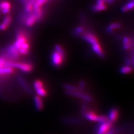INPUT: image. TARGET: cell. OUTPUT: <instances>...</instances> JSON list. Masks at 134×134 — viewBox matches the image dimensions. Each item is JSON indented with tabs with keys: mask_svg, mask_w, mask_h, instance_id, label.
<instances>
[{
	"mask_svg": "<svg viewBox=\"0 0 134 134\" xmlns=\"http://www.w3.org/2000/svg\"><path fill=\"white\" fill-rule=\"evenodd\" d=\"M8 65L14 68H18L23 72H31L33 70V66L29 63L15 62L14 61H8Z\"/></svg>",
	"mask_w": 134,
	"mask_h": 134,
	"instance_id": "obj_1",
	"label": "cell"
},
{
	"mask_svg": "<svg viewBox=\"0 0 134 134\" xmlns=\"http://www.w3.org/2000/svg\"><path fill=\"white\" fill-rule=\"evenodd\" d=\"M84 116L87 120L97 122L99 123H103L108 120L107 117L105 116L97 115L92 111H85Z\"/></svg>",
	"mask_w": 134,
	"mask_h": 134,
	"instance_id": "obj_2",
	"label": "cell"
},
{
	"mask_svg": "<svg viewBox=\"0 0 134 134\" xmlns=\"http://www.w3.org/2000/svg\"><path fill=\"white\" fill-rule=\"evenodd\" d=\"M5 52L6 56L10 59L11 61H14V60L18 59L20 55L19 50L14 47L13 44L10 45L7 48Z\"/></svg>",
	"mask_w": 134,
	"mask_h": 134,
	"instance_id": "obj_3",
	"label": "cell"
},
{
	"mask_svg": "<svg viewBox=\"0 0 134 134\" xmlns=\"http://www.w3.org/2000/svg\"><path fill=\"white\" fill-rule=\"evenodd\" d=\"M65 58L63 57L56 51H54L51 54V63L54 67H60L62 65Z\"/></svg>",
	"mask_w": 134,
	"mask_h": 134,
	"instance_id": "obj_4",
	"label": "cell"
},
{
	"mask_svg": "<svg viewBox=\"0 0 134 134\" xmlns=\"http://www.w3.org/2000/svg\"><path fill=\"white\" fill-rule=\"evenodd\" d=\"M67 94L71 96H75L77 97L81 98V99L86 101H91L92 100V98L91 96L86 93L82 92L81 91H79V90L76 89L74 91H66Z\"/></svg>",
	"mask_w": 134,
	"mask_h": 134,
	"instance_id": "obj_5",
	"label": "cell"
},
{
	"mask_svg": "<svg viewBox=\"0 0 134 134\" xmlns=\"http://www.w3.org/2000/svg\"><path fill=\"white\" fill-rule=\"evenodd\" d=\"M26 42H27L26 36L24 32L20 31L17 34L15 38V41L13 45L19 50L21 46Z\"/></svg>",
	"mask_w": 134,
	"mask_h": 134,
	"instance_id": "obj_6",
	"label": "cell"
},
{
	"mask_svg": "<svg viewBox=\"0 0 134 134\" xmlns=\"http://www.w3.org/2000/svg\"><path fill=\"white\" fill-rule=\"evenodd\" d=\"M112 126V122L107 120L103 123H100L98 125L97 129V134H104L110 129Z\"/></svg>",
	"mask_w": 134,
	"mask_h": 134,
	"instance_id": "obj_7",
	"label": "cell"
},
{
	"mask_svg": "<svg viewBox=\"0 0 134 134\" xmlns=\"http://www.w3.org/2000/svg\"><path fill=\"white\" fill-rule=\"evenodd\" d=\"M108 119L109 121H111V122H114L118 118V115H119V112L117 108L115 107H112L110 108V110L108 112Z\"/></svg>",
	"mask_w": 134,
	"mask_h": 134,
	"instance_id": "obj_8",
	"label": "cell"
},
{
	"mask_svg": "<svg viewBox=\"0 0 134 134\" xmlns=\"http://www.w3.org/2000/svg\"><path fill=\"white\" fill-rule=\"evenodd\" d=\"M11 9V5L10 2L7 1H3L0 3V10L2 13L7 14H8Z\"/></svg>",
	"mask_w": 134,
	"mask_h": 134,
	"instance_id": "obj_9",
	"label": "cell"
},
{
	"mask_svg": "<svg viewBox=\"0 0 134 134\" xmlns=\"http://www.w3.org/2000/svg\"><path fill=\"white\" fill-rule=\"evenodd\" d=\"M83 38L88 43L92 45L98 43V40L93 34L87 33L83 35Z\"/></svg>",
	"mask_w": 134,
	"mask_h": 134,
	"instance_id": "obj_10",
	"label": "cell"
},
{
	"mask_svg": "<svg viewBox=\"0 0 134 134\" xmlns=\"http://www.w3.org/2000/svg\"><path fill=\"white\" fill-rule=\"evenodd\" d=\"M34 103L36 109L37 110H42L43 106V102L41 96H36L34 97Z\"/></svg>",
	"mask_w": 134,
	"mask_h": 134,
	"instance_id": "obj_11",
	"label": "cell"
},
{
	"mask_svg": "<svg viewBox=\"0 0 134 134\" xmlns=\"http://www.w3.org/2000/svg\"><path fill=\"white\" fill-rule=\"evenodd\" d=\"M91 48L92 51L96 53L97 56L101 58L104 57V54L99 43H96L95 44L92 45Z\"/></svg>",
	"mask_w": 134,
	"mask_h": 134,
	"instance_id": "obj_12",
	"label": "cell"
},
{
	"mask_svg": "<svg viewBox=\"0 0 134 134\" xmlns=\"http://www.w3.org/2000/svg\"><path fill=\"white\" fill-rule=\"evenodd\" d=\"M12 21V17L10 15L5 16L4 18L3 22L0 24V30H5L7 29Z\"/></svg>",
	"mask_w": 134,
	"mask_h": 134,
	"instance_id": "obj_13",
	"label": "cell"
},
{
	"mask_svg": "<svg viewBox=\"0 0 134 134\" xmlns=\"http://www.w3.org/2000/svg\"><path fill=\"white\" fill-rule=\"evenodd\" d=\"M30 49V45L28 42L24 43L19 49V53L22 55H26L28 54Z\"/></svg>",
	"mask_w": 134,
	"mask_h": 134,
	"instance_id": "obj_14",
	"label": "cell"
},
{
	"mask_svg": "<svg viewBox=\"0 0 134 134\" xmlns=\"http://www.w3.org/2000/svg\"><path fill=\"white\" fill-rule=\"evenodd\" d=\"M36 20L37 19L34 14L30 15L25 20V24L28 26H31L35 24Z\"/></svg>",
	"mask_w": 134,
	"mask_h": 134,
	"instance_id": "obj_15",
	"label": "cell"
},
{
	"mask_svg": "<svg viewBox=\"0 0 134 134\" xmlns=\"http://www.w3.org/2000/svg\"><path fill=\"white\" fill-rule=\"evenodd\" d=\"M123 47L125 50H128L130 49L133 44L131 40L127 37H125L123 39Z\"/></svg>",
	"mask_w": 134,
	"mask_h": 134,
	"instance_id": "obj_16",
	"label": "cell"
},
{
	"mask_svg": "<svg viewBox=\"0 0 134 134\" xmlns=\"http://www.w3.org/2000/svg\"><path fill=\"white\" fill-rule=\"evenodd\" d=\"M17 78H18V80L20 83V85L24 88V90L27 91L29 93H30L31 92V91H31L30 89L29 86L26 84V82L24 81V80L23 79V78L21 77H20V76H18Z\"/></svg>",
	"mask_w": 134,
	"mask_h": 134,
	"instance_id": "obj_17",
	"label": "cell"
},
{
	"mask_svg": "<svg viewBox=\"0 0 134 134\" xmlns=\"http://www.w3.org/2000/svg\"><path fill=\"white\" fill-rule=\"evenodd\" d=\"M134 1L132 0V1L128 3L127 4L123 5L121 8V10L123 12H126L129 10H132L134 8Z\"/></svg>",
	"mask_w": 134,
	"mask_h": 134,
	"instance_id": "obj_18",
	"label": "cell"
},
{
	"mask_svg": "<svg viewBox=\"0 0 134 134\" xmlns=\"http://www.w3.org/2000/svg\"><path fill=\"white\" fill-rule=\"evenodd\" d=\"M120 27H121V25L120 24L116 23H112L108 26L106 30L108 32H111L116 29H119Z\"/></svg>",
	"mask_w": 134,
	"mask_h": 134,
	"instance_id": "obj_19",
	"label": "cell"
},
{
	"mask_svg": "<svg viewBox=\"0 0 134 134\" xmlns=\"http://www.w3.org/2000/svg\"><path fill=\"white\" fill-rule=\"evenodd\" d=\"M120 72L121 74H127L132 72V68L129 65H125L121 67L120 69Z\"/></svg>",
	"mask_w": 134,
	"mask_h": 134,
	"instance_id": "obj_20",
	"label": "cell"
},
{
	"mask_svg": "<svg viewBox=\"0 0 134 134\" xmlns=\"http://www.w3.org/2000/svg\"><path fill=\"white\" fill-rule=\"evenodd\" d=\"M106 8L105 5L103 4H96L94 5L92 8V9L93 10V11L95 12H98V11H101V10H105Z\"/></svg>",
	"mask_w": 134,
	"mask_h": 134,
	"instance_id": "obj_21",
	"label": "cell"
},
{
	"mask_svg": "<svg viewBox=\"0 0 134 134\" xmlns=\"http://www.w3.org/2000/svg\"><path fill=\"white\" fill-rule=\"evenodd\" d=\"M35 91H36V93L37 94V96H41V97H44V96H46L47 94V91L44 88V87L37 89V90H35Z\"/></svg>",
	"mask_w": 134,
	"mask_h": 134,
	"instance_id": "obj_22",
	"label": "cell"
},
{
	"mask_svg": "<svg viewBox=\"0 0 134 134\" xmlns=\"http://www.w3.org/2000/svg\"><path fill=\"white\" fill-rule=\"evenodd\" d=\"M55 50L58 53H59L61 55H62L63 57H65V53L63 50L62 47L59 45H56L55 46Z\"/></svg>",
	"mask_w": 134,
	"mask_h": 134,
	"instance_id": "obj_23",
	"label": "cell"
},
{
	"mask_svg": "<svg viewBox=\"0 0 134 134\" xmlns=\"http://www.w3.org/2000/svg\"><path fill=\"white\" fill-rule=\"evenodd\" d=\"M34 87L35 88V90H36L39 88L44 87V84L42 81L40 80H36L34 81Z\"/></svg>",
	"mask_w": 134,
	"mask_h": 134,
	"instance_id": "obj_24",
	"label": "cell"
},
{
	"mask_svg": "<svg viewBox=\"0 0 134 134\" xmlns=\"http://www.w3.org/2000/svg\"><path fill=\"white\" fill-rule=\"evenodd\" d=\"M32 10H33V4L31 2H30L25 5V10L26 13H31Z\"/></svg>",
	"mask_w": 134,
	"mask_h": 134,
	"instance_id": "obj_25",
	"label": "cell"
},
{
	"mask_svg": "<svg viewBox=\"0 0 134 134\" xmlns=\"http://www.w3.org/2000/svg\"><path fill=\"white\" fill-rule=\"evenodd\" d=\"M83 31V29L81 26H79L75 29V34L77 35V34H81Z\"/></svg>",
	"mask_w": 134,
	"mask_h": 134,
	"instance_id": "obj_26",
	"label": "cell"
},
{
	"mask_svg": "<svg viewBox=\"0 0 134 134\" xmlns=\"http://www.w3.org/2000/svg\"><path fill=\"white\" fill-rule=\"evenodd\" d=\"M47 1L48 0H37L34 3H35L36 4H37V5L40 6H42L44 4L46 3L47 2Z\"/></svg>",
	"mask_w": 134,
	"mask_h": 134,
	"instance_id": "obj_27",
	"label": "cell"
},
{
	"mask_svg": "<svg viewBox=\"0 0 134 134\" xmlns=\"http://www.w3.org/2000/svg\"><path fill=\"white\" fill-rule=\"evenodd\" d=\"M85 86V82L83 81H80V83H79V88L81 90H82V88H83Z\"/></svg>",
	"mask_w": 134,
	"mask_h": 134,
	"instance_id": "obj_28",
	"label": "cell"
},
{
	"mask_svg": "<svg viewBox=\"0 0 134 134\" xmlns=\"http://www.w3.org/2000/svg\"><path fill=\"white\" fill-rule=\"evenodd\" d=\"M114 130L113 129H110L109 131H108L104 134H114Z\"/></svg>",
	"mask_w": 134,
	"mask_h": 134,
	"instance_id": "obj_29",
	"label": "cell"
},
{
	"mask_svg": "<svg viewBox=\"0 0 134 134\" xmlns=\"http://www.w3.org/2000/svg\"><path fill=\"white\" fill-rule=\"evenodd\" d=\"M106 1L108 3H109V4L112 3L114 1V0H106Z\"/></svg>",
	"mask_w": 134,
	"mask_h": 134,
	"instance_id": "obj_30",
	"label": "cell"
},
{
	"mask_svg": "<svg viewBox=\"0 0 134 134\" xmlns=\"http://www.w3.org/2000/svg\"></svg>",
	"mask_w": 134,
	"mask_h": 134,
	"instance_id": "obj_31",
	"label": "cell"
}]
</instances>
